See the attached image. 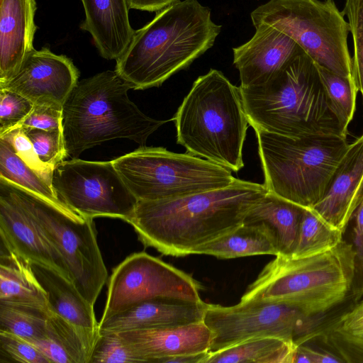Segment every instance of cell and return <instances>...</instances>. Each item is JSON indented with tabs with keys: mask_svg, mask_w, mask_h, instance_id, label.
Wrapping results in <instances>:
<instances>
[{
	"mask_svg": "<svg viewBox=\"0 0 363 363\" xmlns=\"http://www.w3.org/2000/svg\"><path fill=\"white\" fill-rule=\"evenodd\" d=\"M267 191L264 184L236 178L221 189L177 199L138 201L125 222L145 247L173 257L194 255L198 247L241 225Z\"/></svg>",
	"mask_w": 363,
	"mask_h": 363,
	"instance_id": "obj_1",
	"label": "cell"
},
{
	"mask_svg": "<svg viewBox=\"0 0 363 363\" xmlns=\"http://www.w3.org/2000/svg\"><path fill=\"white\" fill-rule=\"evenodd\" d=\"M221 27L198 0H178L135 31L115 70L135 90L158 87L212 48Z\"/></svg>",
	"mask_w": 363,
	"mask_h": 363,
	"instance_id": "obj_2",
	"label": "cell"
},
{
	"mask_svg": "<svg viewBox=\"0 0 363 363\" xmlns=\"http://www.w3.org/2000/svg\"><path fill=\"white\" fill-rule=\"evenodd\" d=\"M250 125L301 139H347L320 80L316 63L304 52L267 83L240 86Z\"/></svg>",
	"mask_w": 363,
	"mask_h": 363,
	"instance_id": "obj_3",
	"label": "cell"
},
{
	"mask_svg": "<svg viewBox=\"0 0 363 363\" xmlns=\"http://www.w3.org/2000/svg\"><path fill=\"white\" fill-rule=\"evenodd\" d=\"M177 143L188 153L231 171L244 167L249 121L240 87L214 69L199 77L174 117Z\"/></svg>",
	"mask_w": 363,
	"mask_h": 363,
	"instance_id": "obj_4",
	"label": "cell"
},
{
	"mask_svg": "<svg viewBox=\"0 0 363 363\" xmlns=\"http://www.w3.org/2000/svg\"><path fill=\"white\" fill-rule=\"evenodd\" d=\"M133 86L116 70L82 79L62 108V130L68 157L113 139L126 138L144 146L148 137L169 120L143 113L128 97Z\"/></svg>",
	"mask_w": 363,
	"mask_h": 363,
	"instance_id": "obj_5",
	"label": "cell"
},
{
	"mask_svg": "<svg viewBox=\"0 0 363 363\" xmlns=\"http://www.w3.org/2000/svg\"><path fill=\"white\" fill-rule=\"evenodd\" d=\"M355 272L354 245L345 240L312 256H276L247 287L240 301H284L308 315H323L345 299Z\"/></svg>",
	"mask_w": 363,
	"mask_h": 363,
	"instance_id": "obj_6",
	"label": "cell"
},
{
	"mask_svg": "<svg viewBox=\"0 0 363 363\" xmlns=\"http://www.w3.org/2000/svg\"><path fill=\"white\" fill-rule=\"evenodd\" d=\"M269 192L304 208L325 195L350 143L336 137L291 139L254 128Z\"/></svg>",
	"mask_w": 363,
	"mask_h": 363,
	"instance_id": "obj_7",
	"label": "cell"
},
{
	"mask_svg": "<svg viewBox=\"0 0 363 363\" xmlns=\"http://www.w3.org/2000/svg\"><path fill=\"white\" fill-rule=\"evenodd\" d=\"M344 16L333 0H269L250 14L254 26L266 24L279 30L316 64L356 83Z\"/></svg>",
	"mask_w": 363,
	"mask_h": 363,
	"instance_id": "obj_8",
	"label": "cell"
},
{
	"mask_svg": "<svg viewBox=\"0 0 363 363\" xmlns=\"http://www.w3.org/2000/svg\"><path fill=\"white\" fill-rule=\"evenodd\" d=\"M112 162L138 201L181 198L228 186L236 179L219 164L161 147L141 146Z\"/></svg>",
	"mask_w": 363,
	"mask_h": 363,
	"instance_id": "obj_9",
	"label": "cell"
},
{
	"mask_svg": "<svg viewBox=\"0 0 363 363\" xmlns=\"http://www.w3.org/2000/svg\"><path fill=\"white\" fill-rule=\"evenodd\" d=\"M2 179L62 255L77 290L94 306L107 281L108 272L98 245L94 218L60 208Z\"/></svg>",
	"mask_w": 363,
	"mask_h": 363,
	"instance_id": "obj_10",
	"label": "cell"
},
{
	"mask_svg": "<svg viewBox=\"0 0 363 363\" xmlns=\"http://www.w3.org/2000/svg\"><path fill=\"white\" fill-rule=\"evenodd\" d=\"M323 315H308L284 301H246L232 306L208 303L203 323L212 332L213 353L257 337L306 343L314 338Z\"/></svg>",
	"mask_w": 363,
	"mask_h": 363,
	"instance_id": "obj_11",
	"label": "cell"
},
{
	"mask_svg": "<svg viewBox=\"0 0 363 363\" xmlns=\"http://www.w3.org/2000/svg\"><path fill=\"white\" fill-rule=\"evenodd\" d=\"M52 187L67 207L87 218L108 217L124 221L138 200L111 161H62L53 172Z\"/></svg>",
	"mask_w": 363,
	"mask_h": 363,
	"instance_id": "obj_12",
	"label": "cell"
},
{
	"mask_svg": "<svg viewBox=\"0 0 363 363\" xmlns=\"http://www.w3.org/2000/svg\"><path fill=\"white\" fill-rule=\"evenodd\" d=\"M200 289L191 276L162 259L145 252L131 254L112 272L99 323L149 299L203 301Z\"/></svg>",
	"mask_w": 363,
	"mask_h": 363,
	"instance_id": "obj_13",
	"label": "cell"
},
{
	"mask_svg": "<svg viewBox=\"0 0 363 363\" xmlns=\"http://www.w3.org/2000/svg\"><path fill=\"white\" fill-rule=\"evenodd\" d=\"M79 77V72L69 57L43 47L40 50L35 49L0 88L18 93L34 104L63 106Z\"/></svg>",
	"mask_w": 363,
	"mask_h": 363,
	"instance_id": "obj_14",
	"label": "cell"
},
{
	"mask_svg": "<svg viewBox=\"0 0 363 363\" xmlns=\"http://www.w3.org/2000/svg\"><path fill=\"white\" fill-rule=\"evenodd\" d=\"M0 238L31 263L50 267L72 281L62 255L1 177Z\"/></svg>",
	"mask_w": 363,
	"mask_h": 363,
	"instance_id": "obj_15",
	"label": "cell"
},
{
	"mask_svg": "<svg viewBox=\"0 0 363 363\" xmlns=\"http://www.w3.org/2000/svg\"><path fill=\"white\" fill-rule=\"evenodd\" d=\"M255 33L247 43L233 48V65L242 87L269 82L293 58L303 52L289 36L266 25L255 26Z\"/></svg>",
	"mask_w": 363,
	"mask_h": 363,
	"instance_id": "obj_16",
	"label": "cell"
},
{
	"mask_svg": "<svg viewBox=\"0 0 363 363\" xmlns=\"http://www.w3.org/2000/svg\"><path fill=\"white\" fill-rule=\"evenodd\" d=\"M116 333L142 363H162L167 357L209 352L212 340V332L203 322Z\"/></svg>",
	"mask_w": 363,
	"mask_h": 363,
	"instance_id": "obj_17",
	"label": "cell"
},
{
	"mask_svg": "<svg viewBox=\"0 0 363 363\" xmlns=\"http://www.w3.org/2000/svg\"><path fill=\"white\" fill-rule=\"evenodd\" d=\"M363 180V133L349 147L323 198L311 208L343 233L361 201Z\"/></svg>",
	"mask_w": 363,
	"mask_h": 363,
	"instance_id": "obj_18",
	"label": "cell"
},
{
	"mask_svg": "<svg viewBox=\"0 0 363 363\" xmlns=\"http://www.w3.org/2000/svg\"><path fill=\"white\" fill-rule=\"evenodd\" d=\"M208 303L158 298L138 303L99 325V333L177 327L203 322Z\"/></svg>",
	"mask_w": 363,
	"mask_h": 363,
	"instance_id": "obj_19",
	"label": "cell"
},
{
	"mask_svg": "<svg viewBox=\"0 0 363 363\" xmlns=\"http://www.w3.org/2000/svg\"><path fill=\"white\" fill-rule=\"evenodd\" d=\"M0 84L9 81L35 50V0H0Z\"/></svg>",
	"mask_w": 363,
	"mask_h": 363,
	"instance_id": "obj_20",
	"label": "cell"
},
{
	"mask_svg": "<svg viewBox=\"0 0 363 363\" xmlns=\"http://www.w3.org/2000/svg\"><path fill=\"white\" fill-rule=\"evenodd\" d=\"M85 18L80 29L89 33L100 55L118 60L135 34L130 26L128 0H81Z\"/></svg>",
	"mask_w": 363,
	"mask_h": 363,
	"instance_id": "obj_21",
	"label": "cell"
},
{
	"mask_svg": "<svg viewBox=\"0 0 363 363\" xmlns=\"http://www.w3.org/2000/svg\"><path fill=\"white\" fill-rule=\"evenodd\" d=\"M304 207L267 193L248 211L243 224L259 225L272 238L278 255L294 252Z\"/></svg>",
	"mask_w": 363,
	"mask_h": 363,
	"instance_id": "obj_22",
	"label": "cell"
},
{
	"mask_svg": "<svg viewBox=\"0 0 363 363\" xmlns=\"http://www.w3.org/2000/svg\"><path fill=\"white\" fill-rule=\"evenodd\" d=\"M0 240V301L48 309L47 294L31 262L6 241Z\"/></svg>",
	"mask_w": 363,
	"mask_h": 363,
	"instance_id": "obj_23",
	"label": "cell"
},
{
	"mask_svg": "<svg viewBox=\"0 0 363 363\" xmlns=\"http://www.w3.org/2000/svg\"><path fill=\"white\" fill-rule=\"evenodd\" d=\"M39 283L45 291L50 310L73 324L86 330L98 332L94 306L77 290L73 282L55 269L31 263Z\"/></svg>",
	"mask_w": 363,
	"mask_h": 363,
	"instance_id": "obj_24",
	"label": "cell"
},
{
	"mask_svg": "<svg viewBox=\"0 0 363 363\" xmlns=\"http://www.w3.org/2000/svg\"><path fill=\"white\" fill-rule=\"evenodd\" d=\"M219 259L254 255H278L274 243L259 225L242 224L232 231L198 247L194 252Z\"/></svg>",
	"mask_w": 363,
	"mask_h": 363,
	"instance_id": "obj_25",
	"label": "cell"
},
{
	"mask_svg": "<svg viewBox=\"0 0 363 363\" xmlns=\"http://www.w3.org/2000/svg\"><path fill=\"white\" fill-rule=\"evenodd\" d=\"M296 345L274 337H257L210 353L206 363H293Z\"/></svg>",
	"mask_w": 363,
	"mask_h": 363,
	"instance_id": "obj_26",
	"label": "cell"
},
{
	"mask_svg": "<svg viewBox=\"0 0 363 363\" xmlns=\"http://www.w3.org/2000/svg\"><path fill=\"white\" fill-rule=\"evenodd\" d=\"M48 337L71 358L72 363H89L99 335L77 326L49 309L47 321Z\"/></svg>",
	"mask_w": 363,
	"mask_h": 363,
	"instance_id": "obj_27",
	"label": "cell"
},
{
	"mask_svg": "<svg viewBox=\"0 0 363 363\" xmlns=\"http://www.w3.org/2000/svg\"><path fill=\"white\" fill-rule=\"evenodd\" d=\"M0 177L60 208L71 210L59 200L52 187L20 158L11 145L2 138H0Z\"/></svg>",
	"mask_w": 363,
	"mask_h": 363,
	"instance_id": "obj_28",
	"label": "cell"
},
{
	"mask_svg": "<svg viewBox=\"0 0 363 363\" xmlns=\"http://www.w3.org/2000/svg\"><path fill=\"white\" fill-rule=\"evenodd\" d=\"M49 308L0 301V330L32 343L48 336Z\"/></svg>",
	"mask_w": 363,
	"mask_h": 363,
	"instance_id": "obj_29",
	"label": "cell"
},
{
	"mask_svg": "<svg viewBox=\"0 0 363 363\" xmlns=\"http://www.w3.org/2000/svg\"><path fill=\"white\" fill-rule=\"evenodd\" d=\"M343 233L328 224L311 208H304L298 240L291 257L320 254L340 243Z\"/></svg>",
	"mask_w": 363,
	"mask_h": 363,
	"instance_id": "obj_30",
	"label": "cell"
},
{
	"mask_svg": "<svg viewBox=\"0 0 363 363\" xmlns=\"http://www.w3.org/2000/svg\"><path fill=\"white\" fill-rule=\"evenodd\" d=\"M320 80L345 133L353 119L358 91L356 83L316 64Z\"/></svg>",
	"mask_w": 363,
	"mask_h": 363,
	"instance_id": "obj_31",
	"label": "cell"
},
{
	"mask_svg": "<svg viewBox=\"0 0 363 363\" xmlns=\"http://www.w3.org/2000/svg\"><path fill=\"white\" fill-rule=\"evenodd\" d=\"M22 128L31 141L38 158L43 163L55 168L59 163L68 157L62 130H47Z\"/></svg>",
	"mask_w": 363,
	"mask_h": 363,
	"instance_id": "obj_32",
	"label": "cell"
},
{
	"mask_svg": "<svg viewBox=\"0 0 363 363\" xmlns=\"http://www.w3.org/2000/svg\"><path fill=\"white\" fill-rule=\"evenodd\" d=\"M342 13L347 18L353 39V74L363 101V0H346Z\"/></svg>",
	"mask_w": 363,
	"mask_h": 363,
	"instance_id": "obj_33",
	"label": "cell"
},
{
	"mask_svg": "<svg viewBox=\"0 0 363 363\" xmlns=\"http://www.w3.org/2000/svg\"><path fill=\"white\" fill-rule=\"evenodd\" d=\"M89 363H142L116 333H99Z\"/></svg>",
	"mask_w": 363,
	"mask_h": 363,
	"instance_id": "obj_34",
	"label": "cell"
},
{
	"mask_svg": "<svg viewBox=\"0 0 363 363\" xmlns=\"http://www.w3.org/2000/svg\"><path fill=\"white\" fill-rule=\"evenodd\" d=\"M1 363H50L33 344L7 331L0 330Z\"/></svg>",
	"mask_w": 363,
	"mask_h": 363,
	"instance_id": "obj_35",
	"label": "cell"
},
{
	"mask_svg": "<svg viewBox=\"0 0 363 363\" xmlns=\"http://www.w3.org/2000/svg\"><path fill=\"white\" fill-rule=\"evenodd\" d=\"M34 104L15 91L0 88V136L20 126Z\"/></svg>",
	"mask_w": 363,
	"mask_h": 363,
	"instance_id": "obj_36",
	"label": "cell"
},
{
	"mask_svg": "<svg viewBox=\"0 0 363 363\" xmlns=\"http://www.w3.org/2000/svg\"><path fill=\"white\" fill-rule=\"evenodd\" d=\"M0 138L7 141L18 156L52 186L55 168L43 163L38 158L31 141L21 126L9 130L0 136Z\"/></svg>",
	"mask_w": 363,
	"mask_h": 363,
	"instance_id": "obj_37",
	"label": "cell"
},
{
	"mask_svg": "<svg viewBox=\"0 0 363 363\" xmlns=\"http://www.w3.org/2000/svg\"><path fill=\"white\" fill-rule=\"evenodd\" d=\"M62 108L63 106L55 104H35L20 126L47 130H62Z\"/></svg>",
	"mask_w": 363,
	"mask_h": 363,
	"instance_id": "obj_38",
	"label": "cell"
},
{
	"mask_svg": "<svg viewBox=\"0 0 363 363\" xmlns=\"http://www.w3.org/2000/svg\"><path fill=\"white\" fill-rule=\"evenodd\" d=\"M318 336H321L325 344L345 362H363V343L347 340L328 325L322 328Z\"/></svg>",
	"mask_w": 363,
	"mask_h": 363,
	"instance_id": "obj_39",
	"label": "cell"
},
{
	"mask_svg": "<svg viewBox=\"0 0 363 363\" xmlns=\"http://www.w3.org/2000/svg\"><path fill=\"white\" fill-rule=\"evenodd\" d=\"M328 326L347 340L363 343V300Z\"/></svg>",
	"mask_w": 363,
	"mask_h": 363,
	"instance_id": "obj_40",
	"label": "cell"
},
{
	"mask_svg": "<svg viewBox=\"0 0 363 363\" xmlns=\"http://www.w3.org/2000/svg\"><path fill=\"white\" fill-rule=\"evenodd\" d=\"M325 363V362H345L337 354L329 352L317 350L311 347L301 344L296 345L293 363Z\"/></svg>",
	"mask_w": 363,
	"mask_h": 363,
	"instance_id": "obj_41",
	"label": "cell"
},
{
	"mask_svg": "<svg viewBox=\"0 0 363 363\" xmlns=\"http://www.w3.org/2000/svg\"><path fill=\"white\" fill-rule=\"evenodd\" d=\"M354 247L356 253V264L363 269V199L358 205L354 215Z\"/></svg>",
	"mask_w": 363,
	"mask_h": 363,
	"instance_id": "obj_42",
	"label": "cell"
},
{
	"mask_svg": "<svg viewBox=\"0 0 363 363\" xmlns=\"http://www.w3.org/2000/svg\"><path fill=\"white\" fill-rule=\"evenodd\" d=\"M178 0H128L130 9L153 12L158 11Z\"/></svg>",
	"mask_w": 363,
	"mask_h": 363,
	"instance_id": "obj_43",
	"label": "cell"
},
{
	"mask_svg": "<svg viewBox=\"0 0 363 363\" xmlns=\"http://www.w3.org/2000/svg\"><path fill=\"white\" fill-rule=\"evenodd\" d=\"M360 194H361V201H362V200L363 199V180H362V186H361Z\"/></svg>",
	"mask_w": 363,
	"mask_h": 363,
	"instance_id": "obj_44",
	"label": "cell"
}]
</instances>
